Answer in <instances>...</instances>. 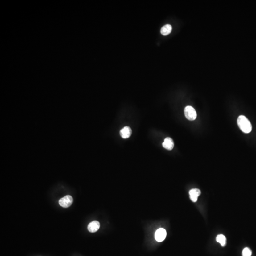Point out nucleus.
Here are the masks:
<instances>
[{"mask_svg":"<svg viewBox=\"0 0 256 256\" xmlns=\"http://www.w3.org/2000/svg\"><path fill=\"white\" fill-rule=\"evenodd\" d=\"M172 29V26L170 25H165L161 28L160 32L164 36H167L171 33Z\"/></svg>","mask_w":256,"mask_h":256,"instance_id":"nucleus-9","label":"nucleus"},{"mask_svg":"<svg viewBox=\"0 0 256 256\" xmlns=\"http://www.w3.org/2000/svg\"><path fill=\"white\" fill-rule=\"evenodd\" d=\"M252 252L249 248H245L242 251V256H251Z\"/></svg>","mask_w":256,"mask_h":256,"instance_id":"nucleus-11","label":"nucleus"},{"mask_svg":"<svg viewBox=\"0 0 256 256\" xmlns=\"http://www.w3.org/2000/svg\"><path fill=\"white\" fill-rule=\"evenodd\" d=\"M100 225L99 221H94L89 223L88 225V230L90 233H95L97 232L100 228Z\"/></svg>","mask_w":256,"mask_h":256,"instance_id":"nucleus-8","label":"nucleus"},{"mask_svg":"<svg viewBox=\"0 0 256 256\" xmlns=\"http://www.w3.org/2000/svg\"><path fill=\"white\" fill-rule=\"evenodd\" d=\"M162 146L165 149L171 151L174 148V143L173 140L171 138H166L164 139V142L162 143Z\"/></svg>","mask_w":256,"mask_h":256,"instance_id":"nucleus-7","label":"nucleus"},{"mask_svg":"<svg viewBox=\"0 0 256 256\" xmlns=\"http://www.w3.org/2000/svg\"><path fill=\"white\" fill-rule=\"evenodd\" d=\"M190 197L191 200L193 202H196L197 201L198 197L201 195V192L200 190L197 188L192 189L189 191Z\"/></svg>","mask_w":256,"mask_h":256,"instance_id":"nucleus-6","label":"nucleus"},{"mask_svg":"<svg viewBox=\"0 0 256 256\" xmlns=\"http://www.w3.org/2000/svg\"><path fill=\"white\" fill-rule=\"evenodd\" d=\"M216 241L220 243L222 247H224L226 243V237L222 234H220L217 236L216 237Z\"/></svg>","mask_w":256,"mask_h":256,"instance_id":"nucleus-10","label":"nucleus"},{"mask_svg":"<svg viewBox=\"0 0 256 256\" xmlns=\"http://www.w3.org/2000/svg\"><path fill=\"white\" fill-rule=\"evenodd\" d=\"M184 115L187 119L189 121H194L197 117V113L193 107L187 106L184 110Z\"/></svg>","mask_w":256,"mask_h":256,"instance_id":"nucleus-2","label":"nucleus"},{"mask_svg":"<svg viewBox=\"0 0 256 256\" xmlns=\"http://www.w3.org/2000/svg\"><path fill=\"white\" fill-rule=\"evenodd\" d=\"M237 124L242 132L249 133L252 130V125L247 117L244 115H240L237 119Z\"/></svg>","mask_w":256,"mask_h":256,"instance_id":"nucleus-1","label":"nucleus"},{"mask_svg":"<svg viewBox=\"0 0 256 256\" xmlns=\"http://www.w3.org/2000/svg\"><path fill=\"white\" fill-rule=\"evenodd\" d=\"M167 236V232L164 229L160 228L156 232L155 238L158 242H162L166 239Z\"/></svg>","mask_w":256,"mask_h":256,"instance_id":"nucleus-4","label":"nucleus"},{"mask_svg":"<svg viewBox=\"0 0 256 256\" xmlns=\"http://www.w3.org/2000/svg\"><path fill=\"white\" fill-rule=\"evenodd\" d=\"M120 134L122 138L126 139L129 138L131 136L132 130L130 127L126 126L120 130Z\"/></svg>","mask_w":256,"mask_h":256,"instance_id":"nucleus-5","label":"nucleus"},{"mask_svg":"<svg viewBox=\"0 0 256 256\" xmlns=\"http://www.w3.org/2000/svg\"><path fill=\"white\" fill-rule=\"evenodd\" d=\"M73 199L72 197L68 195L61 198L59 200V203L60 205L62 207L64 208H68L71 206L73 204Z\"/></svg>","mask_w":256,"mask_h":256,"instance_id":"nucleus-3","label":"nucleus"}]
</instances>
